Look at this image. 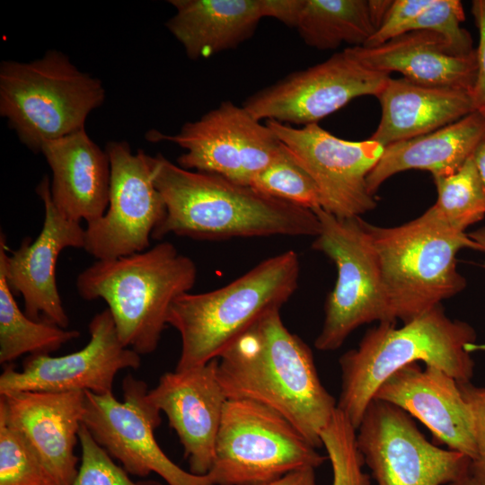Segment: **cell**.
<instances>
[{
  "mask_svg": "<svg viewBox=\"0 0 485 485\" xmlns=\"http://www.w3.org/2000/svg\"><path fill=\"white\" fill-rule=\"evenodd\" d=\"M44 207V222L37 238L23 239L8 255L4 235L0 241V271L14 295H22L24 313L35 321H46L67 329L65 311L56 280L60 252L69 247H84L85 229L79 222L63 216L50 194V179L44 176L36 188Z\"/></svg>",
  "mask_w": 485,
  "mask_h": 485,
  "instance_id": "17",
  "label": "cell"
},
{
  "mask_svg": "<svg viewBox=\"0 0 485 485\" xmlns=\"http://www.w3.org/2000/svg\"><path fill=\"white\" fill-rule=\"evenodd\" d=\"M356 442L375 485H445L470 473L467 455L430 443L407 412L378 399L367 406Z\"/></svg>",
  "mask_w": 485,
  "mask_h": 485,
  "instance_id": "10",
  "label": "cell"
},
{
  "mask_svg": "<svg viewBox=\"0 0 485 485\" xmlns=\"http://www.w3.org/2000/svg\"><path fill=\"white\" fill-rule=\"evenodd\" d=\"M469 236L481 246V251L485 252V226L472 232Z\"/></svg>",
  "mask_w": 485,
  "mask_h": 485,
  "instance_id": "40",
  "label": "cell"
},
{
  "mask_svg": "<svg viewBox=\"0 0 485 485\" xmlns=\"http://www.w3.org/2000/svg\"><path fill=\"white\" fill-rule=\"evenodd\" d=\"M218 359L163 374L149 401L168 419L183 447L191 473L206 475L213 463L215 445L227 397L217 377Z\"/></svg>",
  "mask_w": 485,
  "mask_h": 485,
  "instance_id": "18",
  "label": "cell"
},
{
  "mask_svg": "<svg viewBox=\"0 0 485 485\" xmlns=\"http://www.w3.org/2000/svg\"><path fill=\"white\" fill-rule=\"evenodd\" d=\"M89 334L88 343L78 351L59 357L30 355L21 371L5 366L0 375V394L24 391L112 393L117 373L139 368L140 355L121 343L108 309L93 317Z\"/></svg>",
  "mask_w": 485,
  "mask_h": 485,
  "instance_id": "16",
  "label": "cell"
},
{
  "mask_svg": "<svg viewBox=\"0 0 485 485\" xmlns=\"http://www.w3.org/2000/svg\"><path fill=\"white\" fill-rule=\"evenodd\" d=\"M81 464L71 485H163L154 480L134 481L123 467L93 439L82 424L79 430Z\"/></svg>",
  "mask_w": 485,
  "mask_h": 485,
  "instance_id": "33",
  "label": "cell"
},
{
  "mask_svg": "<svg viewBox=\"0 0 485 485\" xmlns=\"http://www.w3.org/2000/svg\"><path fill=\"white\" fill-rule=\"evenodd\" d=\"M266 125L311 176L323 210L340 218H351L361 217L376 207L366 178L379 161L384 146L370 138H340L318 123L296 128L267 120Z\"/></svg>",
  "mask_w": 485,
  "mask_h": 485,
  "instance_id": "15",
  "label": "cell"
},
{
  "mask_svg": "<svg viewBox=\"0 0 485 485\" xmlns=\"http://www.w3.org/2000/svg\"><path fill=\"white\" fill-rule=\"evenodd\" d=\"M269 312L217 358V377L227 399L251 400L280 413L315 448L337 401L318 375L309 346Z\"/></svg>",
  "mask_w": 485,
  "mask_h": 485,
  "instance_id": "1",
  "label": "cell"
},
{
  "mask_svg": "<svg viewBox=\"0 0 485 485\" xmlns=\"http://www.w3.org/2000/svg\"><path fill=\"white\" fill-rule=\"evenodd\" d=\"M472 158L485 190V138L475 150Z\"/></svg>",
  "mask_w": 485,
  "mask_h": 485,
  "instance_id": "39",
  "label": "cell"
},
{
  "mask_svg": "<svg viewBox=\"0 0 485 485\" xmlns=\"http://www.w3.org/2000/svg\"><path fill=\"white\" fill-rule=\"evenodd\" d=\"M434 0H394L381 23L363 47H375L407 32L412 22Z\"/></svg>",
  "mask_w": 485,
  "mask_h": 485,
  "instance_id": "34",
  "label": "cell"
},
{
  "mask_svg": "<svg viewBox=\"0 0 485 485\" xmlns=\"http://www.w3.org/2000/svg\"><path fill=\"white\" fill-rule=\"evenodd\" d=\"M67 330L46 321H35L22 312L0 271V363L6 365L24 354H49L78 338Z\"/></svg>",
  "mask_w": 485,
  "mask_h": 485,
  "instance_id": "27",
  "label": "cell"
},
{
  "mask_svg": "<svg viewBox=\"0 0 485 485\" xmlns=\"http://www.w3.org/2000/svg\"><path fill=\"white\" fill-rule=\"evenodd\" d=\"M476 339L469 323L449 318L441 304L401 327L396 322H379L365 333L356 348L340 357L337 409L357 429L382 384L412 363L437 367L458 383L471 382Z\"/></svg>",
  "mask_w": 485,
  "mask_h": 485,
  "instance_id": "3",
  "label": "cell"
},
{
  "mask_svg": "<svg viewBox=\"0 0 485 485\" xmlns=\"http://www.w3.org/2000/svg\"><path fill=\"white\" fill-rule=\"evenodd\" d=\"M313 211L320 221V232L312 247L330 258L337 269V280L327 296L324 321L314 346L321 351H332L358 327L392 321L378 260L364 220L360 216L340 218L322 207Z\"/></svg>",
  "mask_w": 485,
  "mask_h": 485,
  "instance_id": "9",
  "label": "cell"
},
{
  "mask_svg": "<svg viewBox=\"0 0 485 485\" xmlns=\"http://www.w3.org/2000/svg\"><path fill=\"white\" fill-rule=\"evenodd\" d=\"M321 440L331 466V485H373L357 447L356 428L340 410L321 432Z\"/></svg>",
  "mask_w": 485,
  "mask_h": 485,
  "instance_id": "30",
  "label": "cell"
},
{
  "mask_svg": "<svg viewBox=\"0 0 485 485\" xmlns=\"http://www.w3.org/2000/svg\"><path fill=\"white\" fill-rule=\"evenodd\" d=\"M196 278L194 261L161 242L141 252L97 260L77 276L75 287L83 299L107 304L119 340L141 356L157 348L172 303Z\"/></svg>",
  "mask_w": 485,
  "mask_h": 485,
  "instance_id": "4",
  "label": "cell"
},
{
  "mask_svg": "<svg viewBox=\"0 0 485 485\" xmlns=\"http://www.w3.org/2000/svg\"><path fill=\"white\" fill-rule=\"evenodd\" d=\"M459 387L473 422L476 455L471 462L470 474L485 485V386L468 382L459 383Z\"/></svg>",
  "mask_w": 485,
  "mask_h": 485,
  "instance_id": "35",
  "label": "cell"
},
{
  "mask_svg": "<svg viewBox=\"0 0 485 485\" xmlns=\"http://www.w3.org/2000/svg\"><path fill=\"white\" fill-rule=\"evenodd\" d=\"M84 397L82 391L0 394V415L22 436L57 485H71L78 472L75 447Z\"/></svg>",
  "mask_w": 485,
  "mask_h": 485,
  "instance_id": "19",
  "label": "cell"
},
{
  "mask_svg": "<svg viewBox=\"0 0 485 485\" xmlns=\"http://www.w3.org/2000/svg\"><path fill=\"white\" fill-rule=\"evenodd\" d=\"M166 27L190 59L209 57L250 39L263 18L260 0H170Z\"/></svg>",
  "mask_w": 485,
  "mask_h": 485,
  "instance_id": "25",
  "label": "cell"
},
{
  "mask_svg": "<svg viewBox=\"0 0 485 485\" xmlns=\"http://www.w3.org/2000/svg\"><path fill=\"white\" fill-rule=\"evenodd\" d=\"M472 13L480 38L478 48L475 49L477 73L471 97L474 110L485 116V0L473 1Z\"/></svg>",
  "mask_w": 485,
  "mask_h": 485,
  "instance_id": "36",
  "label": "cell"
},
{
  "mask_svg": "<svg viewBox=\"0 0 485 485\" xmlns=\"http://www.w3.org/2000/svg\"><path fill=\"white\" fill-rule=\"evenodd\" d=\"M304 0H260L263 18H275L287 26L295 28Z\"/></svg>",
  "mask_w": 485,
  "mask_h": 485,
  "instance_id": "37",
  "label": "cell"
},
{
  "mask_svg": "<svg viewBox=\"0 0 485 485\" xmlns=\"http://www.w3.org/2000/svg\"><path fill=\"white\" fill-rule=\"evenodd\" d=\"M124 401L112 393L84 392L82 424L93 439L131 475L158 474L169 485H214L210 477L196 475L173 463L159 446L154 430L160 411L149 401L145 382L128 375L122 384Z\"/></svg>",
  "mask_w": 485,
  "mask_h": 485,
  "instance_id": "12",
  "label": "cell"
},
{
  "mask_svg": "<svg viewBox=\"0 0 485 485\" xmlns=\"http://www.w3.org/2000/svg\"><path fill=\"white\" fill-rule=\"evenodd\" d=\"M154 184L166 215L152 239L169 234L193 239L272 235L317 236L315 213L221 176L186 170L150 155Z\"/></svg>",
  "mask_w": 485,
  "mask_h": 485,
  "instance_id": "2",
  "label": "cell"
},
{
  "mask_svg": "<svg viewBox=\"0 0 485 485\" xmlns=\"http://www.w3.org/2000/svg\"><path fill=\"white\" fill-rule=\"evenodd\" d=\"M379 124L370 139L384 147L445 127L474 111L469 92L389 78L376 96Z\"/></svg>",
  "mask_w": 485,
  "mask_h": 485,
  "instance_id": "23",
  "label": "cell"
},
{
  "mask_svg": "<svg viewBox=\"0 0 485 485\" xmlns=\"http://www.w3.org/2000/svg\"><path fill=\"white\" fill-rule=\"evenodd\" d=\"M485 138V116L472 111L428 134L391 144L366 178L375 195L392 175L408 170L429 172L433 178L458 171Z\"/></svg>",
  "mask_w": 485,
  "mask_h": 485,
  "instance_id": "24",
  "label": "cell"
},
{
  "mask_svg": "<svg viewBox=\"0 0 485 485\" xmlns=\"http://www.w3.org/2000/svg\"><path fill=\"white\" fill-rule=\"evenodd\" d=\"M327 459L280 413L260 402L227 399L207 473L214 485H265Z\"/></svg>",
  "mask_w": 485,
  "mask_h": 485,
  "instance_id": "8",
  "label": "cell"
},
{
  "mask_svg": "<svg viewBox=\"0 0 485 485\" xmlns=\"http://www.w3.org/2000/svg\"><path fill=\"white\" fill-rule=\"evenodd\" d=\"M371 69L398 72L415 84L471 93L477 73L476 51L457 55L438 34L411 31L375 47H349Z\"/></svg>",
  "mask_w": 485,
  "mask_h": 485,
  "instance_id": "22",
  "label": "cell"
},
{
  "mask_svg": "<svg viewBox=\"0 0 485 485\" xmlns=\"http://www.w3.org/2000/svg\"><path fill=\"white\" fill-rule=\"evenodd\" d=\"M146 138L169 141L184 149L178 158V165L183 169L216 174L246 186H251L284 147L266 124L231 101L184 124L175 135L152 130Z\"/></svg>",
  "mask_w": 485,
  "mask_h": 485,
  "instance_id": "11",
  "label": "cell"
},
{
  "mask_svg": "<svg viewBox=\"0 0 485 485\" xmlns=\"http://www.w3.org/2000/svg\"><path fill=\"white\" fill-rule=\"evenodd\" d=\"M445 485H482L470 473Z\"/></svg>",
  "mask_w": 485,
  "mask_h": 485,
  "instance_id": "41",
  "label": "cell"
},
{
  "mask_svg": "<svg viewBox=\"0 0 485 485\" xmlns=\"http://www.w3.org/2000/svg\"><path fill=\"white\" fill-rule=\"evenodd\" d=\"M105 97L101 80L79 70L58 50L29 62L0 65V115L35 153L48 141L84 128L87 117Z\"/></svg>",
  "mask_w": 485,
  "mask_h": 485,
  "instance_id": "7",
  "label": "cell"
},
{
  "mask_svg": "<svg viewBox=\"0 0 485 485\" xmlns=\"http://www.w3.org/2000/svg\"><path fill=\"white\" fill-rule=\"evenodd\" d=\"M40 153L52 172L50 194L57 209L79 223L101 218L108 208L110 182L105 149L83 128L44 143Z\"/></svg>",
  "mask_w": 485,
  "mask_h": 485,
  "instance_id": "21",
  "label": "cell"
},
{
  "mask_svg": "<svg viewBox=\"0 0 485 485\" xmlns=\"http://www.w3.org/2000/svg\"><path fill=\"white\" fill-rule=\"evenodd\" d=\"M299 276V257L289 250L262 260L220 288L178 297L167 318L181 340L175 370L218 358L263 315L280 310L296 290Z\"/></svg>",
  "mask_w": 485,
  "mask_h": 485,
  "instance_id": "5",
  "label": "cell"
},
{
  "mask_svg": "<svg viewBox=\"0 0 485 485\" xmlns=\"http://www.w3.org/2000/svg\"><path fill=\"white\" fill-rule=\"evenodd\" d=\"M265 485H318L315 468L304 467L287 473Z\"/></svg>",
  "mask_w": 485,
  "mask_h": 485,
  "instance_id": "38",
  "label": "cell"
},
{
  "mask_svg": "<svg viewBox=\"0 0 485 485\" xmlns=\"http://www.w3.org/2000/svg\"><path fill=\"white\" fill-rule=\"evenodd\" d=\"M375 251L390 320L408 322L466 287L456 267L463 249L481 251L469 234L447 225L429 207L403 225L377 226L364 221Z\"/></svg>",
  "mask_w": 485,
  "mask_h": 485,
  "instance_id": "6",
  "label": "cell"
},
{
  "mask_svg": "<svg viewBox=\"0 0 485 485\" xmlns=\"http://www.w3.org/2000/svg\"><path fill=\"white\" fill-rule=\"evenodd\" d=\"M437 198L430 207L447 225L465 233L485 216V190L472 156L455 172L433 178Z\"/></svg>",
  "mask_w": 485,
  "mask_h": 485,
  "instance_id": "28",
  "label": "cell"
},
{
  "mask_svg": "<svg viewBox=\"0 0 485 485\" xmlns=\"http://www.w3.org/2000/svg\"><path fill=\"white\" fill-rule=\"evenodd\" d=\"M105 151L110 165L108 208L84 228V250L97 260L149 249L150 239L166 215L150 155L140 149L133 154L126 141H110Z\"/></svg>",
  "mask_w": 485,
  "mask_h": 485,
  "instance_id": "13",
  "label": "cell"
},
{
  "mask_svg": "<svg viewBox=\"0 0 485 485\" xmlns=\"http://www.w3.org/2000/svg\"><path fill=\"white\" fill-rule=\"evenodd\" d=\"M0 485H57L22 436L2 415Z\"/></svg>",
  "mask_w": 485,
  "mask_h": 485,
  "instance_id": "31",
  "label": "cell"
},
{
  "mask_svg": "<svg viewBox=\"0 0 485 485\" xmlns=\"http://www.w3.org/2000/svg\"><path fill=\"white\" fill-rule=\"evenodd\" d=\"M390 0H304L295 26L308 46L329 50L364 46L383 22Z\"/></svg>",
  "mask_w": 485,
  "mask_h": 485,
  "instance_id": "26",
  "label": "cell"
},
{
  "mask_svg": "<svg viewBox=\"0 0 485 485\" xmlns=\"http://www.w3.org/2000/svg\"><path fill=\"white\" fill-rule=\"evenodd\" d=\"M390 77L364 65L348 47L255 93L243 107L260 121L315 124L356 98L376 97Z\"/></svg>",
  "mask_w": 485,
  "mask_h": 485,
  "instance_id": "14",
  "label": "cell"
},
{
  "mask_svg": "<svg viewBox=\"0 0 485 485\" xmlns=\"http://www.w3.org/2000/svg\"><path fill=\"white\" fill-rule=\"evenodd\" d=\"M251 187L304 208L321 207L314 181L285 146L279 156L252 180Z\"/></svg>",
  "mask_w": 485,
  "mask_h": 485,
  "instance_id": "29",
  "label": "cell"
},
{
  "mask_svg": "<svg viewBox=\"0 0 485 485\" xmlns=\"http://www.w3.org/2000/svg\"><path fill=\"white\" fill-rule=\"evenodd\" d=\"M374 399L401 408L424 424L448 449L474 459L476 445L470 408L459 383L443 370L410 364L384 381Z\"/></svg>",
  "mask_w": 485,
  "mask_h": 485,
  "instance_id": "20",
  "label": "cell"
},
{
  "mask_svg": "<svg viewBox=\"0 0 485 485\" xmlns=\"http://www.w3.org/2000/svg\"><path fill=\"white\" fill-rule=\"evenodd\" d=\"M465 20L459 0H434L409 26L408 31H428L441 36L457 55L475 51L470 33L462 27Z\"/></svg>",
  "mask_w": 485,
  "mask_h": 485,
  "instance_id": "32",
  "label": "cell"
}]
</instances>
